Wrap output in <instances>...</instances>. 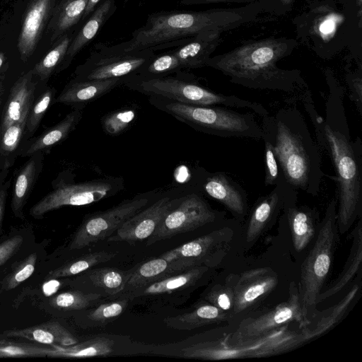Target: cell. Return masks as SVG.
Masks as SVG:
<instances>
[{"label":"cell","instance_id":"obj_1","mask_svg":"<svg viewBox=\"0 0 362 362\" xmlns=\"http://www.w3.org/2000/svg\"><path fill=\"white\" fill-rule=\"evenodd\" d=\"M329 87L325 117L316 111L310 94H303V105L314 127L320 151L328 154L336 171L337 182V223L341 233L346 232L361 213L362 141L352 140L344 107V88L326 75Z\"/></svg>","mask_w":362,"mask_h":362},{"label":"cell","instance_id":"obj_2","mask_svg":"<svg viewBox=\"0 0 362 362\" xmlns=\"http://www.w3.org/2000/svg\"><path fill=\"white\" fill-rule=\"evenodd\" d=\"M274 6L272 0H257L235 8L153 13L143 26L132 33L129 40L115 45L97 44L94 51L103 54H122L147 48L156 52L176 47L202 33H223L256 21L262 13L271 11Z\"/></svg>","mask_w":362,"mask_h":362},{"label":"cell","instance_id":"obj_3","mask_svg":"<svg viewBox=\"0 0 362 362\" xmlns=\"http://www.w3.org/2000/svg\"><path fill=\"white\" fill-rule=\"evenodd\" d=\"M262 140L273 147L279 171L296 191L318 194L324 177L321 153L306 121L296 107H285L262 117Z\"/></svg>","mask_w":362,"mask_h":362},{"label":"cell","instance_id":"obj_4","mask_svg":"<svg viewBox=\"0 0 362 362\" xmlns=\"http://www.w3.org/2000/svg\"><path fill=\"white\" fill-rule=\"evenodd\" d=\"M296 45L295 40L285 37L250 41L211 57L206 66L221 71L230 82L248 88L297 93L305 86L300 71L277 66Z\"/></svg>","mask_w":362,"mask_h":362},{"label":"cell","instance_id":"obj_5","mask_svg":"<svg viewBox=\"0 0 362 362\" xmlns=\"http://www.w3.org/2000/svg\"><path fill=\"white\" fill-rule=\"evenodd\" d=\"M150 103L197 131L221 137L262 139L263 132L255 114L228 107L194 105L149 96Z\"/></svg>","mask_w":362,"mask_h":362},{"label":"cell","instance_id":"obj_6","mask_svg":"<svg viewBox=\"0 0 362 362\" xmlns=\"http://www.w3.org/2000/svg\"><path fill=\"white\" fill-rule=\"evenodd\" d=\"M172 75L141 79L128 76L124 78L123 84L131 90L148 96H158L174 101L194 105L221 106L245 108L254 112L262 117L269 112L260 103L252 102L235 95H228L214 92L200 85L196 80L185 79Z\"/></svg>","mask_w":362,"mask_h":362},{"label":"cell","instance_id":"obj_7","mask_svg":"<svg viewBox=\"0 0 362 362\" xmlns=\"http://www.w3.org/2000/svg\"><path fill=\"white\" fill-rule=\"evenodd\" d=\"M337 204L336 195L327 204L317 239L302 264L298 290L305 325L315 312L317 297L330 269L338 232Z\"/></svg>","mask_w":362,"mask_h":362},{"label":"cell","instance_id":"obj_8","mask_svg":"<svg viewBox=\"0 0 362 362\" xmlns=\"http://www.w3.org/2000/svg\"><path fill=\"white\" fill-rule=\"evenodd\" d=\"M304 342L302 332H293L286 325L256 338L206 341L187 347L182 352L187 358L207 360L259 358L289 351Z\"/></svg>","mask_w":362,"mask_h":362},{"label":"cell","instance_id":"obj_9","mask_svg":"<svg viewBox=\"0 0 362 362\" xmlns=\"http://www.w3.org/2000/svg\"><path fill=\"white\" fill-rule=\"evenodd\" d=\"M123 187L122 177L98 179L62 185L33 205L30 214L40 219L48 212L62 206L90 204L117 194Z\"/></svg>","mask_w":362,"mask_h":362},{"label":"cell","instance_id":"obj_10","mask_svg":"<svg viewBox=\"0 0 362 362\" xmlns=\"http://www.w3.org/2000/svg\"><path fill=\"white\" fill-rule=\"evenodd\" d=\"M153 195V192L138 194L108 210L88 216L76 232L69 249L79 250L110 237L125 221L144 209Z\"/></svg>","mask_w":362,"mask_h":362},{"label":"cell","instance_id":"obj_11","mask_svg":"<svg viewBox=\"0 0 362 362\" xmlns=\"http://www.w3.org/2000/svg\"><path fill=\"white\" fill-rule=\"evenodd\" d=\"M216 213L198 192L183 195L180 202L158 223L148 238L147 245L170 238L176 235L194 230L212 223Z\"/></svg>","mask_w":362,"mask_h":362},{"label":"cell","instance_id":"obj_12","mask_svg":"<svg viewBox=\"0 0 362 362\" xmlns=\"http://www.w3.org/2000/svg\"><path fill=\"white\" fill-rule=\"evenodd\" d=\"M231 235L230 229L225 227L186 243L160 257L170 262L176 274L195 267L212 266L225 254Z\"/></svg>","mask_w":362,"mask_h":362},{"label":"cell","instance_id":"obj_13","mask_svg":"<svg viewBox=\"0 0 362 362\" xmlns=\"http://www.w3.org/2000/svg\"><path fill=\"white\" fill-rule=\"evenodd\" d=\"M293 322L299 323L300 327L305 325L298 290L292 282L286 301L267 313L244 319L228 338L232 341L256 338Z\"/></svg>","mask_w":362,"mask_h":362},{"label":"cell","instance_id":"obj_14","mask_svg":"<svg viewBox=\"0 0 362 362\" xmlns=\"http://www.w3.org/2000/svg\"><path fill=\"white\" fill-rule=\"evenodd\" d=\"M156 54L151 48L122 54H103L93 51L75 71L76 80L124 78L135 74Z\"/></svg>","mask_w":362,"mask_h":362},{"label":"cell","instance_id":"obj_15","mask_svg":"<svg viewBox=\"0 0 362 362\" xmlns=\"http://www.w3.org/2000/svg\"><path fill=\"white\" fill-rule=\"evenodd\" d=\"M182 197H160L125 221L107 240L133 243L148 238L162 218L180 202Z\"/></svg>","mask_w":362,"mask_h":362},{"label":"cell","instance_id":"obj_16","mask_svg":"<svg viewBox=\"0 0 362 362\" xmlns=\"http://www.w3.org/2000/svg\"><path fill=\"white\" fill-rule=\"evenodd\" d=\"M297 192L280 173L272 191L259 197L252 209L246 231L247 243H251L259 236L286 203L296 199Z\"/></svg>","mask_w":362,"mask_h":362},{"label":"cell","instance_id":"obj_17","mask_svg":"<svg viewBox=\"0 0 362 362\" xmlns=\"http://www.w3.org/2000/svg\"><path fill=\"white\" fill-rule=\"evenodd\" d=\"M234 293L233 315L243 313L264 297L278 284V276L269 268L246 271L230 283Z\"/></svg>","mask_w":362,"mask_h":362},{"label":"cell","instance_id":"obj_18","mask_svg":"<svg viewBox=\"0 0 362 362\" xmlns=\"http://www.w3.org/2000/svg\"><path fill=\"white\" fill-rule=\"evenodd\" d=\"M198 188L208 196L221 203L238 217L247 212V194L244 189L224 172L205 171Z\"/></svg>","mask_w":362,"mask_h":362},{"label":"cell","instance_id":"obj_19","mask_svg":"<svg viewBox=\"0 0 362 362\" xmlns=\"http://www.w3.org/2000/svg\"><path fill=\"white\" fill-rule=\"evenodd\" d=\"M55 0H32L24 15L18 47L23 61L35 49L47 19L54 11Z\"/></svg>","mask_w":362,"mask_h":362},{"label":"cell","instance_id":"obj_20","mask_svg":"<svg viewBox=\"0 0 362 362\" xmlns=\"http://www.w3.org/2000/svg\"><path fill=\"white\" fill-rule=\"evenodd\" d=\"M124 78L103 80H76L70 81L57 98L56 102L71 105L74 108L85 106L114 88L123 84Z\"/></svg>","mask_w":362,"mask_h":362},{"label":"cell","instance_id":"obj_21","mask_svg":"<svg viewBox=\"0 0 362 362\" xmlns=\"http://www.w3.org/2000/svg\"><path fill=\"white\" fill-rule=\"evenodd\" d=\"M221 33L218 31L202 33L192 37L187 43L172 49L182 69L206 66L207 60L221 42Z\"/></svg>","mask_w":362,"mask_h":362},{"label":"cell","instance_id":"obj_22","mask_svg":"<svg viewBox=\"0 0 362 362\" xmlns=\"http://www.w3.org/2000/svg\"><path fill=\"white\" fill-rule=\"evenodd\" d=\"M116 8L115 0H102L72 39L62 62V68H66L74 57L95 37Z\"/></svg>","mask_w":362,"mask_h":362},{"label":"cell","instance_id":"obj_23","mask_svg":"<svg viewBox=\"0 0 362 362\" xmlns=\"http://www.w3.org/2000/svg\"><path fill=\"white\" fill-rule=\"evenodd\" d=\"M8 337L24 339L42 345L69 346L78 342L64 326L57 321H49L37 325L4 332Z\"/></svg>","mask_w":362,"mask_h":362},{"label":"cell","instance_id":"obj_24","mask_svg":"<svg viewBox=\"0 0 362 362\" xmlns=\"http://www.w3.org/2000/svg\"><path fill=\"white\" fill-rule=\"evenodd\" d=\"M33 74L32 71L24 74L13 86L4 110L0 132L18 121L30 107L35 89Z\"/></svg>","mask_w":362,"mask_h":362},{"label":"cell","instance_id":"obj_25","mask_svg":"<svg viewBox=\"0 0 362 362\" xmlns=\"http://www.w3.org/2000/svg\"><path fill=\"white\" fill-rule=\"evenodd\" d=\"M359 290V284H354L337 304L323 310L317 315L313 314L309 318L307 325L301 327V332L305 341L317 337L332 329L343 317Z\"/></svg>","mask_w":362,"mask_h":362},{"label":"cell","instance_id":"obj_26","mask_svg":"<svg viewBox=\"0 0 362 362\" xmlns=\"http://www.w3.org/2000/svg\"><path fill=\"white\" fill-rule=\"evenodd\" d=\"M295 204L296 199L288 202L284 209L291 230L293 247L297 252H301L314 236L315 212L308 207H298Z\"/></svg>","mask_w":362,"mask_h":362},{"label":"cell","instance_id":"obj_27","mask_svg":"<svg viewBox=\"0 0 362 362\" xmlns=\"http://www.w3.org/2000/svg\"><path fill=\"white\" fill-rule=\"evenodd\" d=\"M232 314L223 311L210 303H202L193 310L165 318L168 327L179 330H190L205 325L226 321Z\"/></svg>","mask_w":362,"mask_h":362},{"label":"cell","instance_id":"obj_28","mask_svg":"<svg viewBox=\"0 0 362 362\" xmlns=\"http://www.w3.org/2000/svg\"><path fill=\"white\" fill-rule=\"evenodd\" d=\"M352 243L350 252L341 272L332 285L317 297V304L340 291L356 275L362 262V230L361 221L352 231Z\"/></svg>","mask_w":362,"mask_h":362},{"label":"cell","instance_id":"obj_29","mask_svg":"<svg viewBox=\"0 0 362 362\" xmlns=\"http://www.w3.org/2000/svg\"><path fill=\"white\" fill-rule=\"evenodd\" d=\"M83 108H74L58 124L40 135L25 151L29 156L49 148L66 139L82 118Z\"/></svg>","mask_w":362,"mask_h":362},{"label":"cell","instance_id":"obj_30","mask_svg":"<svg viewBox=\"0 0 362 362\" xmlns=\"http://www.w3.org/2000/svg\"><path fill=\"white\" fill-rule=\"evenodd\" d=\"M207 270V267H195L184 272L165 277L130 291L129 298L146 295H158L174 291L197 281Z\"/></svg>","mask_w":362,"mask_h":362},{"label":"cell","instance_id":"obj_31","mask_svg":"<svg viewBox=\"0 0 362 362\" xmlns=\"http://www.w3.org/2000/svg\"><path fill=\"white\" fill-rule=\"evenodd\" d=\"M175 274L169 261L161 257L152 259L134 269L124 289L132 291Z\"/></svg>","mask_w":362,"mask_h":362},{"label":"cell","instance_id":"obj_32","mask_svg":"<svg viewBox=\"0 0 362 362\" xmlns=\"http://www.w3.org/2000/svg\"><path fill=\"white\" fill-rule=\"evenodd\" d=\"M88 0H64L54 11L50 23L52 40H58L81 20Z\"/></svg>","mask_w":362,"mask_h":362},{"label":"cell","instance_id":"obj_33","mask_svg":"<svg viewBox=\"0 0 362 362\" xmlns=\"http://www.w3.org/2000/svg\"><path fill=\"white\" fill-rule=\"evenodd\" d=\"M114 342L105 337H95L69 346H53L51 357L89 358L107 356L113 351Z\"/></svg>","mask_w":362,"mask_h":362},{"label":"cell","instance_id":"obj_34","mask_svg":"<svg viewBox=\"0 0 362 362\" xmlns=\"http://www.w3.org/2000/svg\"><path fill=\"white\" fill-rule=\"evenodd\" d=\"M37 162L33 158L18 173L14 182L11 209L15 216L24 218L23 209L37 175Z\"/></svg>","mask_w":362,"mask_h":362},{"label":"cell","instance_id":"obj_35","mask_svg":"<svg viewBox=\"0 0 362 362\" xmlns=\"http://www.w3.org/2000/svg\"><path fill=\"white\" fill-rule=\"evenodd\" d=\"M182 70L180 62L172 50L153 57L135 74L130 75L141 79L168 76Z\"/></svg>","mask_w":362,"mask_h":362},{"label":"cell","instance_id":"obj_36","mask_svg":"<svg viewBox=\"0 0 362 362\" xmlns=\"http://www.w3.org/2000/svg\"><path fill=\"white\" fill-rule=\"evenodd\" d=\"M115 255V253L104 251L89 253L50 271L47 276L49 279L71 276L85 272L100 263L107 262L114 258Z\"/></svg>","mask_w":362,"mask_h":362},{"label":"cell","instance_id":"obj_37","mask_svg":"<svg viewBox=\"0 0 362 362\" xmlns=\"http://www.w3.org/2000/svg\"><path fill=\"white\" fill-rule=\"evenodd\" d=\"M134 269L127 272L112 268L91 270L89 278L95 286L103 288L109 295H116L124 290Z\"/></svg>","mask_w":362,"mask_h":362},{"label":"cell","instance_id":"obj_38","mask_svg":"<svg viewBox=\"0 0 362 362\" xmlns=\"http://www.w3.org/2000/svg\"><path fill=\"white\" fill-rule=\"evenodd\" d=\"M100 298V295L98 293L69 291L52 296L48 303L52 308L60 310H78L94 304Z\"/></svg>","mask_w":362,"mask_h":362},{"label":"cell","instance_id":"obj_39","mask_svg":"<svg viewBox=\"0 0 362 362\" xmlns=\"http://www.w3.org/2000/svg\"><path fill=\"white\" fill-rule=\"evenodd\" d=\"M68 34H64L59 39L56 46L35 66L33 74L37 75L41 80L49 77L57 67L64 61L66 51L72 40Z\"/></svg>","mask_w":362,"mask_h":362},{"label":"cell","instance_id":"obj_40","mask_svg":"<svg viewBox=\"0 0 362 362\" xmlns=\"http://www.w3.org/2000/svg\"><path fill=\"white\" fill-rule=\"evenodd\" d=\"M53 346L0 339V358L52 356Z\"/></svg>","mask_w":362,"mask_h":362},{"label":"cell","instance_id":"obj_41","mask_svg":"<svg viewBox=\"0 0 362 362\" xmlns=\"http://www.w3.org/2000/svg\"><path fill=\"white\" fill-rule=\"evenodd\" d=\"M37 260V254L33 252L18 262L1 281L0 294L15 288L29 279L35 270Z\"/></svg>","mask_w":362,"mask_h":362},{"label":"cell","instance_id":"obj_42","mask_svg":"<svg viewBox=\"0 0 362 362\" xmlns=\"http://www.w3.org/2000/svg\"><path fill=\"white\" fill-rule=\"evenodd\" d=\"M136 117L132 107H125L110 112L101 118L104 132L110 136H117L127 130Z\"/></svg>","mask_w":362,"mask_h":362},{"label":"cell","instance_id":"obj_43","mask_svg":"<svg viewBox=\"0 0 362 362\" xmlns=\"http://www.w3.org/2000/svg\"><path fill=\"white\" fill-rule=\"evenodd\" d=\"M30 108L25 110L18 121L9 125L0 132V152L1 153H11L18 147L26 129Z\"/></svg>","mask_w":362,"mask_h":362},{"label":"cell","instance_id":"obj_44","mask_svg":"<svg viewBox=\"0 0 362 362\" xmlns=\"http://www.w3.org/2000/svg\"><path fill=\"white\" fill-rule=\"evenodd\" d=\"M127 303V299H123L101 304L90 310L87 318L93 325H104L119 316L124 312Z\"/></svg>","mask_w":362,"mask_h":362},{"label":"cell","instance_id":"obj_45","mask_svg":"<svg viewBox=\"0 0 362 362\" xmlns=\"http://www.w3.org/2000/svg\"><path fill=\"white\" fill-rule=\"evenodd\" d=\"M54 95V91L49 88L32 103L26 122V129L30 134H33L37 129L51 104Z\"/></svg>","mask_w":362,"mask_h":362},{"label":"cell","instance_id":"obj_46","mask_svg":"<svg viewBox=\"0 0 362 362\" xmlns=\"http://www.w3.org/2000/svg\"><path fill=\"white\" fill-rule=\"evenodd\" d=\"M206 299L209 303L233 315L234 293L230 284L214 286L206 295Z\"/></svg>","mask_w":362,"mask_h":362},{"label":"cell","instance_id":"obj_47","mask_svg":"<svg viewBox=\"0 0 362 362\" xmlns=\"http://www.w3.org/2000/svg\"><path fill=\"white\" fill-rule=\"evenodd\" d=\"M263 141L264 142V185L266 186H274L281 173L272 144L267 140Z\"/></svg>","mask_w":362,"mask_h":362},{"label":"cell","instance_id":"obj_48","mask_svg":"<svg viewBox=\"0 0 362 362\" xmlns=\"http://www.w3.org/2000/svg\"><path fill=\"white\" fill-rule=\"evenodd\" d=\"M346 81L349 88V95L362 115V76L361 69L358 71L347 74Z\"/></svg>","mask_w":362,"mask_h":362},{"label":"cell","instance_id":"obj_49","mask_svg":"<svg viewBox=\"0 0 362 362\" xmlns=\"http://www.w3.org/2000/svg\"><path fill=\"white\" fill-rule=\"evenodd\" d=\"M23 242V237L16 235L0 243V267L17 253Z\"/></svg>","mask_w":362,"mask_h":362},{"label":"cell","instance_id":"obj_50","mask_svg":"<svg viewBox=\"0 0 362 362\" xmlns=\"http://www.w3.org/2000/svg\"><path fill=\"white\" fill-rule=\"evenodd\" d=\"M320 18H318L317 23H315L313 26L318 25V28H315L316 33L319 32L320 35L328 36L329 35H333L336 28L337 23L339 22V15L334 12H328L323 16L320 13Z\"/></svg>","mask_w":362,"mask_h":362},{"label":"cell","instance_id":"obj_51","mask_svg":"<svg viewBox=\"0 0 362 362\" xmlns=\"http://www.w3.org/2000/svg\"><path fill=\"white\" fill-rule=\"evenodd\" d=\"M252 0H181L180 4L185 6L203 5L219 3H234L250 1ZM285 6H291L295 0H280Z\"/></svg>","mask_w":362,"mask_h":362},{"label":"cell","instance_id":"obj_52","mask_svg":"<svg viewBox=\"0 0 362 362\" xmlns=\"http://www.w3.org/2000/svg\"><path fill=\"white\" fill-rule=\"evenodd\" d=\"M6 198V192L4 187L0 185V230L1 228L2 221L5 209V202Z\"/></svg>","mask_w":362,"mask_h":362},{"label":"cell","instance_id":"obj_53","mask_svg":"<svg viewBox=\"0 0 362 362\" xmlns=\"http://www.w3.org/2000/svg\"><path fill=\"white\" fill-rule=\"evenodd\" d=\"M101 1L102 0H88L81 19L83 21L86 20Z\"/></svg>","mask_w":362,"mask_h":362},{"label":"cell","instance_id":"obj_54","mask_svg":"<svg viewBox=\"0 0 362 362\" xmlns=\"http://www.w3.org/2000/svg\"><path fill=\"white\" fill-rule=\"evenodd\" d=\"M4 59H5V57H4V53L0 52V71H1V67H2V66H3V64H4Z\"/></svg>","mask_w":362,"mask_h":362},{"label":"cell","instance_id":"obj_55","mask_svg":"<svg viewBox=\"0 0 362 362\" xmlns=\"http://www.w3.org/2000/svg\"><path fill=\"white\" fill-rule=\"evenodd\" d=\"M3 92H4V88H3L2 83H1V81H0V104L1 103Z\"/></svg>","mask_w":362,"mask_h":362}]
</instances>
